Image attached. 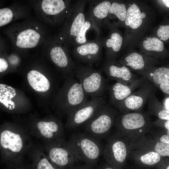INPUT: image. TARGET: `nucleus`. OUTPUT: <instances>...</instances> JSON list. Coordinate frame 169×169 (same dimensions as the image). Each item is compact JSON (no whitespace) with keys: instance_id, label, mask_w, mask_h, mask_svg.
<instances>
[{"instance_id":"nucleus-41","label":"nucleus","mask_w":169,"mask_h":169,"mask_svg":"<svg viewBox=\"0 0 169 169\" xmlns=\"http://www.w3.org/2000/svg\"><path fill=\"white\" fill-rule=\"evenodd\" d=\"M166 169H169V166H167Z\"/></svg>"},{"instance_id":"nucleus-3","label":"nucleus","mask_w":169,"mask_h":169,"mask_svg":"<svg viewBox=\"0 0 169 169\" xmlns=\"http://www.w3.org/2000/svg\"><path fill=\"white\" fill-rule=\"evenodd\" d=\"M75 76L78 79L87 95L92 98L102 97L108 88L107 80L101 71L90 66L75 64Z\"/></svg>"},{"instance_id":"nucleus-11","label":"nucleus","mask_w":169,"mask_h":169,"mask_svg":"<svg viewBox=\"0 0 169 169\" xmlns=\"http://www.w3.org/2000/svg\"><path fill=\"white\" fill-rule=\"evenodd\" d=\"M0 144L4 149H8L13 152H18L22 148L23 143L19 135L8 130L3 131L0 136Z\"/></svg>"},{"instance_id":"nucleus-21","label":"nucleus","mask_w":169,"mask_h":169,"mask_svg":"<svg viewBox=\"0 0 169 169\" xmlns=\"http://www.w3.org/2000/svg\"><path fill=\"white\" fill-rule=\"evenodd\" d=\"M85 21L84 14L82 13H79L74 18L70 26V35L76 37Z\"/></svg>"},{"instance_id":"nucleus-26","label":"nucleus","mask_w":169,"mask_h":169,"mask_svg":"<svg viewBox=\"0 0 169 169\" xmlns=\"http://www.w3.org/2000/svg\"><path fill=\"white\" fill-rule=\"evenodd\" d=\"M160 155L157 152L151 151L141 156V161L143 163L152 165L158 163L160 160Z\"/></svg>"},{"instance_id":"nucleus-15","label":"nucleus","mask_w":169,"mask_h":169,"mask_svg":"<svg viewBox=\"0 0 169 169\" xmlns=\"http://www.w3.org/2000/svg\"><path fill=\"white\" fill-rule=\"evenodd\" d=\"M144 12H141L138 7L133 3L128 8L125 20V24L133 29L138 28L142 23V19L146 17Z\"/></svg>"},{"instance_id":"nucleus-23","label":"nucleus","mask_w":169,"mask_h":169,"mask_svg":"<svg viewBox=\"0 0 169 169\" xmlns=\"http://www.w3.org/2000/svg\"><path fill=\"white\" fill-rule=\"evenodd\" d=\"M111 4L110 2L105 1L98 4L94 8L93 13L97 18L100 19L106 18L108 15Z\"/></svg>"},{"instance_id":"nucleus-38","label":"nucleus","mask_w":169,"mask_h":169,"mask_svg":"<svg viewBox=\"0 0 169 169\" xmlns=\"http://www.w3.org/2000/svg\"><path fill=\"white\" fill-rule=\"evenodd\" d=\"M161 1L166 7L169 8V0H162Z\"/></svg>"},{"instance_id":"nucleus-37","label":"nucleus","mask_w":169,"mask_h":169,"mask_svg":"<svg viewBox=\"0 0 169 169\" xmlns=\"http://www.w3.org/2000/svg\"><path fill=\"white\" fill-rule=\"evenodd\" d=\"M165 106L167 110H169V98L166 99L165 101Z\"/></svg>"},{"instance_id":"nucleus-10","label":"nucleus","mask_w":169,"mask_h":169,"mask_svg":"<svg viewBox=\"0 0 169 169\" xmlns=\"http://www.w3.org/2000/svg\"><path fill=\"white\" fill-rule=\"evenodd\" d=\"M99 49V46L95 43L83 44L77 47L76 56L81 61L92 63L98 58Z\"/></svg>"},{"instance_id":"nucleus-8","label":"nucleus","mask_w":169,"mask_h":169,"mask_svg":"<svg viewBox=\"0 0 169 169\" xmlns=\"http://www.w3.org/2000/svg\"><path fill=\"white\" fill-rule=\"evenodd\" d=\"M41 38L36 30L32 28L23 29L18 33L15 38L16 46L20 49H31L37 46Z\"/></svg>"},{"instance_id":"nucleus-12","label":"nucleus","mask_w":169,"mask_h":169,"mask_svg":"<svg viewBox=\"0 0 169 169\" xmlns=\"http://www.w3.org/2000/svg\"><path fill=\"white\" fill-rule=\"evenodd\" d=\"M151 80L165 94L169 95V68L161 67L150 74Z\"/></svg>"},{"instance_id":"nucleus-18","label":"nucleus","mask_w":169,"mask_h":169,"mask_svg":"<svg viewBox=\"0 0 169 169\" xmlns=\"http://www.w3.org/2000/svg\"><path fill=\"white\" fill-rule=\"evenodd\" d=\"M145 101L142 96L138 95H131L123 100L114 104L119 109L124 107L131 110H136L143 105Z\"/></svg>"},{"instance_id":"nucleus-19","label":"nucleus","mask_w":169,"mask_h":169,"mask_svg":"<svg viewBox=\"0 0 169 169\" xmlns=\"http://www.w3.org/2000/svg\"><path fill=\"white\" fill-rule=\"evenodd\" d=\"M57 121H39L37 126L41 134L47 138H51L54 136V133H57L60 131V124Z\"/></svg>"},{"instance_id":"nucleus-2","label":"nucleus","mask_w":169,"mask_h":169,"mask_svg":"<svg viewBox=\"0 0 169 169\" xmlns=\"http://www.w3.org/2000/svg\"><path fill=\"white\" fill-rule=\"evenodd\" d=\"M87 96L79 82L70 77L65 79L52 102L59 110L69 114L88 101Z\"/></svg>"},{"instance_id":"nucleus-5","label":"nucleus","mask_w":169,"mask_h":169,"mask_svg":"<svg viewBox=\"0 0 169 169\" xmlns=\"http://www.w3.org/2000/svg\"><path fill=\"white\" fill-rule=\"evenodd\" d=\"M114 116L112 109L105 103L95 114L82 126L84 132L101 140L111 127Z\"/></svg>"},{"instance_id":"nucleus-32","label":"nucleus","mask_w":169,"mask_h":169,"mask_svg":"<svg viewBox=\"0 0 169 169\" xmlns=\"http://www.w3.org/2000/svg\"><path fill=\"white\" fill-rule=\"evenodd\" d=\"M9 64L7 61L4 58H0V72L2 73L6 71L8 68Z\"/></svg>"},{"instance_id":"nucleus-25","label":"nucleus","mask_w":169,"mask_h":169,"mask_svg":"<svg viewBox=\"0 0 169 169\" xmlns=\"http://www.w3.org/2000/svg\"><path fill=\"white\" fill-rule=\"evenodd\" d=\"M122 40V38L119 34L114 33L112 34L110 38L107 40L106 45L107 47L112 48L114 51L118 52L120 49Z\"/></svg>"},{"instance_id":"nucleus-39","label":"nucleus","mask_w":169,"mask_h":169,"mask_svg":"<svg viewBox=\"0 0 169 169\" xmlns=\"http://www.w3.org/2000/svg\"><path fill=\"white\" fill-rule=\"evenodd\" d=\"M164 125L165 128L169 130V120H166L165 123Z\"/></svg>"},{"instance_id":"nucleus-14","label":"nucleus","mask_w":169,"mask_h":169,"mask_svg":"<svg viewBox=\"0 0 169 169\" xmlns=\"http://www.w3.org/2000/svg\"><path fill=\"white\" fill-rule=\"evenodd\" d=\"M108 89L110 95V101L113 104L123 100L130 95L132 92L129 86L119 81H117Z\"/></svg>"},{"instance_id":"nucleus-22","label":"nucleus","mask_w":169,"mask_h":169,"mask_svg":"<svg viewBox=\"0 0 169 169\" xmlns=\"http://www.w3.org/2000/svg\"><path fill=\"white\" fill-rule=\"evenodd\" d=\"M143 42L144 48L148 51L161 52L164 49V44L158 38L154 37H146Z\"/></svg>"},{"instance_id":"nucleus-36","label":"nucleus","mask_w":169,"mask_h":169,"mask_svg":"<svg viewBox=\"0 0 169 169\" xmlns=\"http://www.w3.org/2000/svg\"><path fill=\"white\" fill-rule=\"evenodd\" d=\"M96 169H115L112 167L108 166L107 165H101L100 166H98L97 167H96Z\"/></svg>"},{"instance_id":"nucleus-27","label":"nucleus","mask_w":169,"mask_h":169,"mask_svg":"<svg viewBox=\"0 0 169 169\" xmlns=\"http://www.w3.org/2000/svg\"><path fill=\"white\" fill-rule=\"evenodd\" d=\"M12 10L8 8L0 9V27L5 26L10 23L14 16Z\"/></svg>"},{"instance_id":"nucleus-35","label":"nucleus","mask_w":169,"mask_h":169,"mask_svg":"<svg viewBox=\"0 0 169 169\" xmlns=\"http://www.w3.org/2000/svg\"><path fill=\"white\" fill-rule=\"evenodd\" d=\"M160 140L161 142L169 144V136L163 135L161 137Z\"/></svg>"},{"instance_id":"nucleus-16","label":"nucleus","mask_w":169,"mask_h":169,"mask_svg":"<svg viewBox=\"0 0 169 169\" xmlns=\"http://www.w3.org/2000/svg\"><path fill=\"white\" fill-rule=\"evenodd\" d=\"M119 120L122 127L128 130L136 129L141 128L145 124V120L143 116L137 113L124 115L120 117Z\"/></svg>"},{"instance_id":"nucleus-6","label":"nucleus","mask_w":169,"mask_h":169,"mask_svg":"<svg viewBox=\"0 0 169 169\" xmlns=\"http://www.w3.org/2000/svg\"><path fill=\"white\" fill-rule=\"evenodd\" d=\"M105 103L102 97L92 98L69 114L67 126L71 129L82 126L89 121Z\"/></svg>"},{"instance_id":"nucleus-1","label":"nucleus","mask_w":169,"mask_h":169,"mask_svg":"<svg viewBox=\"0 0 169 169\" xmlns=\"http://www.w3.org/2000/svg\"><path fill=\"white\" fill-rule=\"evenodd\" d=\"M69 145L79 161L97 167L104 150L100 140L85 132H77L72 137Z\"/></svg>"},{"instance_id":"nucleus-40","label":"nucleus","mask_w":169,"mask_h":169,"mask_svg":"<svg viewBox=\"0 0 169 169\" xmlns=\"http://www.w3.org/2000/svg\"><path fill=\"white\" fill-rule=\"evenodd\" d=\"M167 135L169 136V130H168L167 131Z\"/></svg>"},{"instance_id":"nucleus-34","label":"nucleus","mask_w":169,"mask_h":169,"mask_svg":"<svg viewBox=\"0 0 169 169\" xmlns=\"http://www.w3.org/2000/svg\"><path fill=\"white\" fill-rule=\"evenodd\" d=\"M96 167L85 164L83 165L74 166L69 169H96Z\"/></svg>"},{"instance_id":"nucleus-31","label":"nucleus","mask_w":169,"mask_h":169,"mask_svg":"<svg viewBox=\"0 0 169 169\" xmlns=\"http://www.w3.org/2000/svg\"><path fill=\"white\" fill-rule=\"evenodd\" d=\"M36 169H59L54 167L46 158H43L38 162Z\"/></svg>"},{"instance_id":"nucleus-17","label":"nucleus","mask_w":169,"mask_h":169,"mask_svg":"<svg viewBox=\"0 0 169 169\" xmlns=\"http://www.w3.org/2000/svg\"><path fill=\"white\" fill-rule=\"evenodd\" d=\"M42 11L49 16H55L61 13L66 8L65 3L62 0H44L41 3Z\"/></svg>"},{"instance_id":"nucleus-9","label":"nucleus","mask_w":169,"mask_h":169,"mask_svg":"<svg viewBox=\"0 0 169 169\" xmlns=\"http://www.w3.org/2000/svg\"><path fill=\"white\" fill-rule=\"evenodd\" d=\"M111 153V155L105 158V159L111 156L112 157L107 162L108 163L112 158L115 163H121L125 160L127 151L126 146L124 143L120 140H117L107 145L103 151V155Z\"/></svg>"},{"instance_id":"nucleus-33","label":"nucleus","mask_w":169,"mask_h":169,"mask_svg":"<svg viewBox=\"0 0 169 169\" xmlns=\"http://www.w3.org/2000/svg\"><path fill=\"white\" fill-rule=\"evenodd\" d=\"M158 116L161 119L169 120V110H162L160 111L158 114Z\"/></svg>"},{"instance_id":"nucleus-29","label":"nucleus","mask_w":169,"mask_h":169,"mask_svg":"<svg viewBox=\"0 0 169 169\" xmlns=\"http://www.w3.org/2000/svg\"><path fill=\"white\" fill-rule=\"evenodd\" d=\"M156 152L162 156H169V144L159 142L155 147Z\"/></svg>"},{"instance_id":"nucleus-30","label":"nucleus","mask_w":169,"mask_h":169,"mask_svg":"<svg viewBox=\"0 0 169 169\" xmlns=\"http://www.w3.org/2000/svg\"><path fill=\"white\" fill-rule=\"evenodd\" d=\"M157 33L161 39L164 41L168 40L169 39V24L160 25Z\"/></svg>"},{"instance_id":"nucleus-4","label":"nucleus","mask_w":169,"mask_h":169,"mask_svg":"<svg viewBox=\"0 0 169 169\" xmlns=\"http://www.w3.org/2000/svg\"><path fill=\"white\" fill-rule=\"evenodd\" d=\"M25 78L30 88L41 96L49 95L53 100L58 90L57 76L53 74H48L37 68L32 67L27 70Z\"/></svg>"},{"instance_id":"nucleus-20","label":"nucleus","mask_w":169,"mask_h":169,"mask_svg":"<svg viewBox=\"0 0 169 169\" xmlns=\"http://www.w3.org/2000/svg\"><path fill=\"white\" fill-rule=\"evenodd\" d=\"M126 65L135 70L142 69L144 67L145 62L142 56L136 53L129 54L125 58Z\"/></svg>"},{"instance_id":"nucleus-28","label":"nucleus","mask_w":169,"mask_h":169,"mask_svg":"<svg viewBox=\"0 0 169 169\" xmlns=\"http://www.w3.org/2000/svg\"><path fill=\"white\" fill-rule=\"evenodd\" d=\"M91 26V23L88 21H85L78 35L76 37V41L77 43L80 44H85L86 41V33L87 30Z\"/></svg>"},{"instance_id":"nucleus-13","label":"nucleus","mask_w":169,"mask_h":169,"mask_svg":"<svg viewBox=\"0 0 169 169\" xmlns=\"http://www.w3.org/2000/svg\"><path fill=\"white\" fill-rule=\"evenodd\" d=\"M104 67L103 70L109 79L126 83L129 82L132 77L131 71L125 66L118 67L112 64Z\"/></svg>"},{"instance_id":"nucleus-7","label":"nucleus","mask_w":169,"mask_h":169,"mask_svg":"<svg viewBox=\"0 0 169 169\" xmlns=\"http://www.w3.org/2000/svg\"><path fill=\"white\" fill-rule=\"evenodd\" d=\"M49 157L53 162L59 166V169L68 168L75 166L79 160L69 145L67 148L56 146L51 149L49 153Z\"/></svg>"},{"instance_id":"nucleus-24","label":"nucleus","mask_w":169,"mask_h":169,"mask_svg":"<svg viewBox=\"0 0 169 169\" xmlns=\"http://www.w3.org/2000/svg\"><path fill=\"white\" fill-rule=\"evenodd\" d=\"M127 10L125 5L114 2L111 4L109 13L115 14L121 21H124L126 17Z\"/></svg>"}]
</instances>
